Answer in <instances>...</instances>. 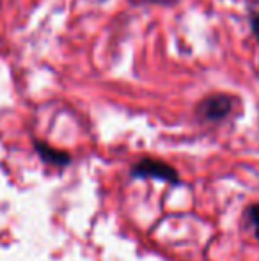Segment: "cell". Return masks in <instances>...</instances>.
Listing matches in <instances>:
<instances>
[{"instance_id": "obj_1", "label": "cell", "mask_w": 259, "mask_h": 261, "mask_svg": "<svg viewBox=\"0 0 259 261\" xmlns=\"http://www.w3.org/2000/svg\"><path fill=\"white\" fill-rule=\"evenodd\" d=\"M233 110V98L229 94H210L199 105H197V114L204 121H220Z\"/></svg>"}, {"instance_id": "obj_2", "label": "cell", "mask_w": 259, "mask_h": 261, "mask_svg": "<svg viewBox=\"0 0 259 261\" xmlns=\"http://www.w3.org/2000/svg\"><path fill=\"white\" fill-rule=\"evenodd\" d=\"M133 176L138 178H155L165 179V181H176V171L170 165L163 164L162 160H153V158H144L133 167Z\"/></svg>"}, {"instance_id": "obj_3", "label": "cell", "mask_w": 259, "mask_h": 261, "mask_svg": "<svg viewBox=\"0 0 259 261\" xmlns=\"http://www.w3.org/2000/svg\"><path fill=\"white\" fill-rule=\"evenodd\" d=\"M36 148H38V151H39V155H41L45 160H48V162H53V164H68L69 162V156L68 155H64V153H59V151H55V149H52V148H48L46 144H36Z\"/></svg>"}, {"instance_id": "obj_4", "label": "cell", "mask_w": 259, "mask_h": 261, "mask_svg": "<svg viewBox=\"0 0 259 261\" xmlns=\"http://www.w3.org/2000/svg\"><path fill=\"white\" fill-rule=\"evenodd\" d=\"M247 217H249V226L252 227L254 237L259 240V204L250 206L249 212H247Z\"/></svg>"}, {"instance_id": "obj_5", "label": "cell", "mask_w": 259, "mask_h": 261, "mask_svg": "<svg viewBox=\"0 0 259 261\" xmlns=\"http://www.w3.org/2000/svg\"><path fill=\"white\" fill-rule=\"evenodd\" d=\"M250 27H252V32L259 43V13H254L252 16H250Z\"/></svg>"}, {"instance_id": "obj_6", "label": "cell", "mask_w": 259, "mask_h": 261, "mask_svg": "<svg viewBox=\"0 0 259 261\" xmlns=\"http://www.w3.org/2000/svg\"><path fill=\"white\" fill-rule=\"evenodd\" d=\"M151 2H156V4H170L172 0H151Z\"/></svg>"}]
</instances>
